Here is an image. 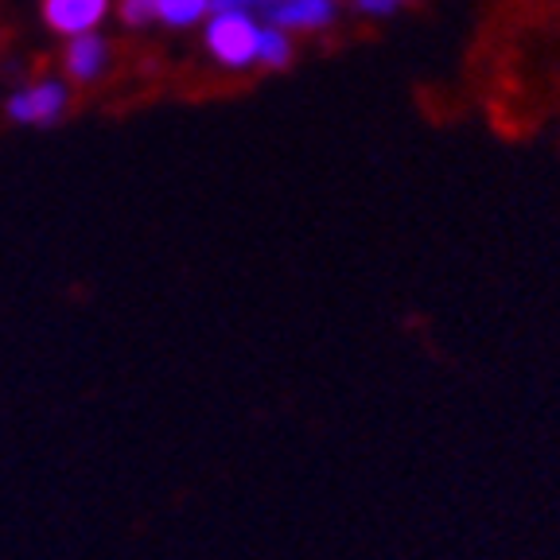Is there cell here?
<instances>
[{"instance_id": "obj_1", "label": "cell", "mask_w": 560, "mask_h": 560, "mask_svg": "<svg viewBox=\"0 0 560 560\" xmlns=\"http://www.w3.org/2000/svg\"><path fill=\"white\" fill-rule=\"evenodd\" d=\"M257 32L261 24L242 9H210L202 16V44L226 70H242L257 59Z\"/></svg>"}, {"instance_id": "obj_2", "label": "cell", "mask_w": 560, "mask_h": 560, "mask_svg": "<svg viewBox=\"0 0 560 560\" xmlns=\"http://www.w3.org/2000/svg\"><path fill=\"white\" fill-rule=\"evenodd\" d=\"M210 9H242L257 24L284 27V32H319L335 20L339 0H210Z\"/></svg>"}, {"instance_id": "obj_3", "label": "cell", "mask_w": 560, "mask_h": 560, "mask_svg": "<svg viewBox=\"0 0 560 560\" xmlns=\"http://www.w3.org/2000/svg\"><path fill=\"white\" fill-rule=\"evenodd\" d=\"M70 109V86L67 79H55V74H39V79L24 82L9 94L4 114L16 125H32V129H51L67 117Z\"/></svg>"}, {"instance_id": "obj_4", "label": "cell", "mask_w": 560, "mask_h": 560, "mask_svg": "<svg viewBox=\"0 0 560 560\" xmlns=\"http://www.w3.org/2000/svg\"><path fill=\"white\" fill-rule=\"evenodd\" d=\"M109 67H114V44L102 32L70 35L67 44H62V74L70 82H79V86L105 79Z\"/></svg>"}, {"instance_id": "obj_5", "label": "cell", "mask_w": 560, "mask_h": 560, "mask_svg": "<svg viewBox=\"0 0 560 560\" xmlns=\"http://www.w3.org/2000/svg\"><path fill=\"white\" fill-rule=\"evenodd\" d=\"M109 12H114V0H39L44 24L62 39L82 32H102Z\"/></svg>"}, {"instance_id": "obj_6", "label": "cell", "mask_w": 560, "mask_h": 560, "mask_svg": "<svg viewBox=\"0 0 560 560\" xmlns=\"http://www.w3.org/2000/svg\"><path fill=\"white\" fill-rule=\"evenodd\" d=\"M152 12L164 27H195L210 12V0H152Z\"/></svg>"}, {"instance_id": "obj_7", "label": "cell", "mask_w": 560, "mask_h": 560, "mask_svg": "<svg viewBox=\"0 0 560 560\" xmlns=\"http://www.w3.org/2000/svg\"><path fill=\"white\" fill-rule=\"evenodd\" d=\"M261 67H289L292 62V35L284 27H272V24H261L257 32V59Z\"/></svg>"}, {"instance_id": "obj_8", "label": "cell", "mask_w": 560, "mask_h": 560, "mask_svg": "<svg viewBox=\"0 0 560 560\" xmlns=\"http://www.w3.org/2000/svg\"><path fill=\"white\" fill-rule=\"evenodd\" d=\"M405 0H354V9L366 12V16H389V12L401 9Z\"/></svg>"}]
</instances>
